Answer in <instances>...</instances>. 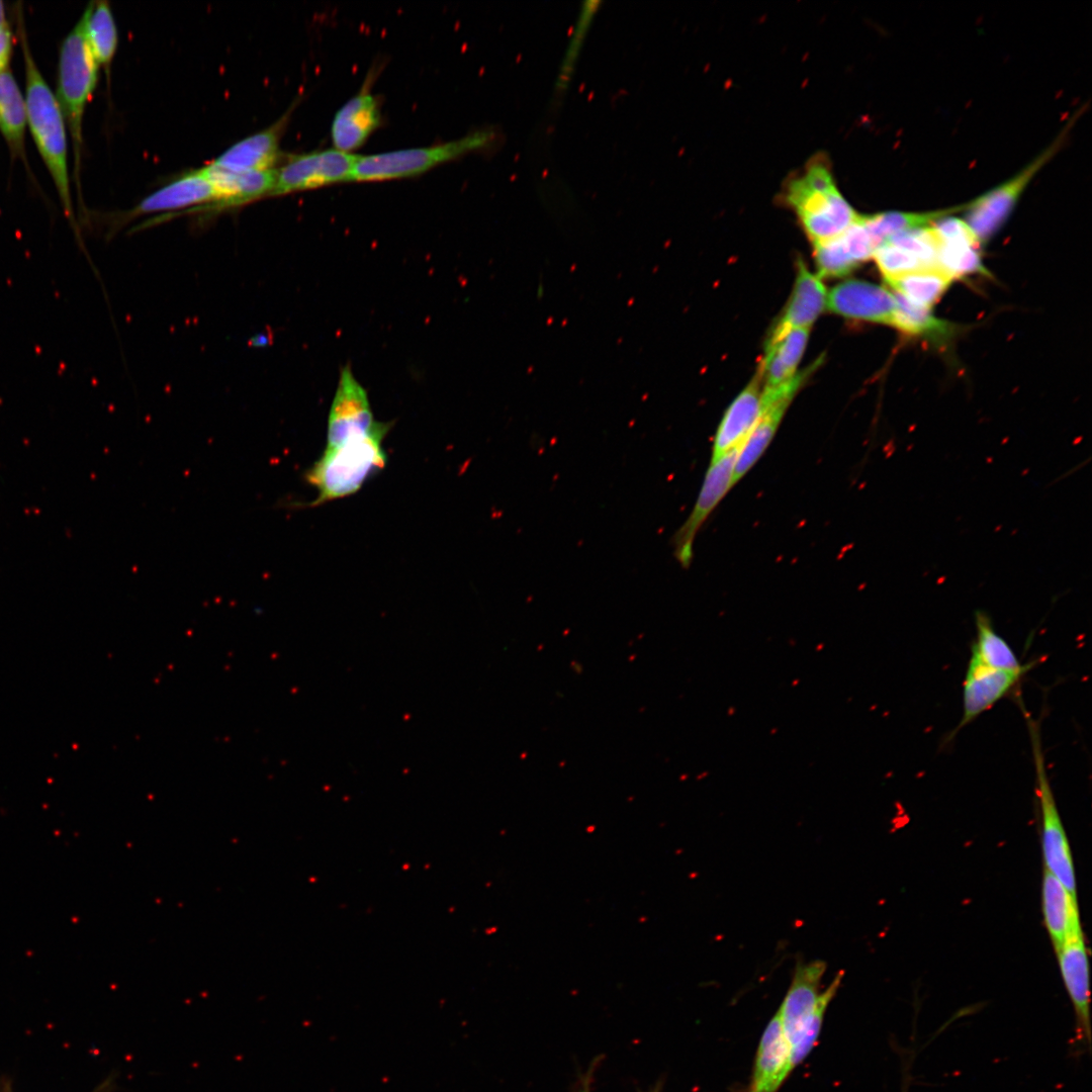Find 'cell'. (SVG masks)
<instances>
[{"label": "cell", "mask_w": 1092, "mask_h": 1092, "mask_svg": "<svg viewBox=\"0 0 1092 1092\" xmlns=\"http://www.w3.org/2000/svg\"><path fill=\"white\" fill-rule=\"evenodd\" d=\"M17 17L24 61L27 126L55 184L64 213L79 236L68 166L67 123L59 101L30 51L20 8Z\"/></svg>", "instance_id": "obj_1"}, {"label": "cell", "mask_w": 1092, "mask_h": 1092, "mask_svg": "<svg viewBox=\"0 0 1092 1092\" xmlns=\"http://www.w3.org/2000/svg\"><path fill=\"white\" fill-rule=\"evenodd\" d=\"M389 425L376 422L366 434L344 443L326 447L323 455L304 477L317 491L312 506L342 498L357 492L373 475L384 468L386 454L382 441Z\"/></svg>", "instance_id": "obj_2"}, {"label": "cell", "mask_w": 1092, "mask_h": 1092, "mask_svg": "<svg viewBox=\"0 0 1092 1092\" xmlns=\"http://www.w3.org/2000/svg\"><path fill=\"white\" fill-rule=\"evenodd\" d=\"M786 200L814 245L841 235L859 217L836 187L827 164L820 160L810 162L789 183Z\"/></svg>", "instance_id": "obj_3"}, {"label": "cell", "mask_w": 1092, "mask_h": 1092, "mask_svg": "<svg viewBox=\"0 0 1092 1092\" xmlns=\"http://www.w3.org/2000/svg\"><path fill=\"white\" fill-rule=\"evenodd\" d=\"M99 67L87 43L80 18L60 48L56 94L73 141L75 181L79 199L83 117L98 83Z\"/></svg>", "instance_id": "obj_4"}, {"label": "cell", "mask_w": 1092, "mask_h": 1092, "mask_svg": "<svg viewBox=\"0 0 1092 1092\" xmlns=\"http://www.w3.org/2000/svg\"><path fill=\"white\" fill-rule=\"evenodd\" d=\"M498 139L496 129L483 127L444 144L359 156L351 181H383L418 176L467 154L491 148Z\"/></svg>", "instance_id": "obj_5"}, {"label": "cell", "mask_w": 1092, "mask_h": 1092, "mask_svg": "<svg viewBox=\"0 0 1092 1092\" xmlns=\"http://www.w3.org/2000/svg\"><path fill=\"white\" fill-rule=\"evenodd\" d=\"M1024 712L1030 736L1036 792L1041 813L1044 869L1051 872L1077 899L1072 853L1046 772L1038 724Z\"/></svg>", "instance_id": "obj_6"}, {"label": "cell", "mask_w": 1092, "mask_h": 1092, "mask_svg": "<svg viewBox=\"0 0 1092 1092\" xmlns=\"http://www.w3.org/2000/svg\"><path fill=\"white\" fill-rule=\"evenodd\" d=\"M1065 129L1055 142L1014 177L969 203L966 221L980 243L991 239L1004 224L1019 196L1035 174L1058 153L1067 138Z\"/></svg>", "instance_id": "obj_7"}, {"label": "cell", "mask_w": 1092, "mask_h": 1092, "mask_svg": "<svg viewBox=\"0 0 1092 1092\" xmlns=\"http://www.w3.org/2000/svg\"><path fill=\"white\" fill-rule=\"evenodd\" d=\"M1063 982L1075 1013L1076 1052L1091 1049L1089 961L1077 913L1070 924L1065 941L1057 952Z\"/></svg>", "instance_id": "obj_8"}, {"label": "cell", "mask_w": 1092, "mask_h": 1092, "mask_svg": "<svg viewBox=\"0 0 1092 1092\" xmlns=\"http://www.w3.org/2000/svg\"><path fill=\"white\" fill-rule=\"evenodd\" d=\"M358 157L335 148L293 156L276 169L270 196L351 182Z\"/></svg>", "instance_id": "obj_9"}, {"label": "cell", "mask_w": 1092, "mask_h": 1092, "mask_svg": "<svg viewBox=\"0 0 1092 1092\" xmlns=\"http://www.w3.org/2000/svg\"><path fill=\"white\" fill-rule=\"evenodd\" d=\"M825 968L824 962L814 961L798 964L795 969L792 984L778 1011L789 1046L815 1013L830 1003L838 990L842 979L841 972L824 992L819 993Z\"/></svg>", "instance_id": "obj_10"}, {"label": "cell", "mask_w": 1092, "mask_h": 1092, "mask_svg": "<svg viewBox=\"0 0 1092 1092\" xmlns=\"http://www.w3.org/2000/svg\"><path fill=\"white\" fill-rule=\"evenodd\" d=\"M816 364L796 373L793 378L779 386L762 387L761 414L738 453L733 484L747 473L765 451L793 397Z\"/></svg>", "instance_id": "obj_11"}, {"label": "cell", "mask_w": 1092, "mask_h": 1092, "mask_svg": "<svg viewBox=\"0 0 1092 1092\" xmlns=\"http://www.w3.org/2000/svg\"><path fill=\"white\" fill-rule=\"evenodd\" d=\"M742 446V445H741ZM741 446L711 461L704 483L690 516L672 538L673 554L682 567L693 558V543L699 529L733 484L734 466Z\"/></svg>", "instance_id": "obj_12"}, {"label": "cell", "mask_w": 1092, "mask_h": 1092, "mask_svg": "<svg viewBox=\"0 0 1092 1092\" xmlns=\"http://www.w3.org/2000/svg\"><path fill=\"white\" fill-rule=\"evenodd\" d=\"M1033 663L1019 669H997L970 656L963 684V716L951 737L1017 687Z\"/></svg>", "instance_id": "obj_13"}, {"label": "cell", "mask_w": 1092, "mask_h": 1092, "mask_svg": "<svg viewBox=\"0 0 1092 1092\" xmlns=\"http://www.w3.org/2000/svg\"><path fill=\"white\" fill-rule=\"evenodd\" d=\"M201 170L212 187L214 200L187 212L217 214L270 196L276 179V169L233 172L209 163Z\"/></svg>", "instance_id": "obj_14"}, {"label": "cell", "mask_w": 1092, "mask_h": 1092, "mask_svg": "<svg viewBox=\"0 0 1092 1092\" xmlns=\"http://www.w3.org/2000/svg\"><path fill=\"white\" fill-rule=\"evenodd\" d=\"M375 423L366 390L354 377L351 367L345 366L331 405L327 447L366 434Z\"/></svg>", "instance_id": "obj_15"}, {"label": "cell", "mask_w": 1092, "mask_h": 1092, "mask_svg": "<svg viewBox=\"0 0 1092 1092\" xmlns=\"http://www.w3.org/2000/svg\"><path fill=\"white\" fill-rule=\"evenodd\" d=\"M214 200L212 187L201 169L193 170L159 188L116 218L117 225L152 213L166 216L184 208H196Z\"/></svg>", "instance_id": "obj_16"}, {"label": "cell", "mask_w": 1092, "mask_h": 1092, "mask_svg": "<svg viewBox=\"0 0 1092 1092\" xmlns=\"http://www.w3.org/2000/svg\"><path fill=\"white\" fill-rule=\"evenodd\" d=\"M828 308L847 318L893 325L896 298L887 288L862 281L847 280L835 285L827 296Z\"/></svg>", "instance_id": "obj_17"}, {"label": "cell", "mask_w": 1092, "mask_h": 1092, "mask_svg": "<svg viewBox=\"0 0 1092 1092\" xmlns=\"http://www.w3.org/2000/svg\"><path fill=\"white\" fill-rule=\"evenodd\" d=\"M293 109L294 104L270 126L234 144L210 164L233 172L276 169L281 157L280 140Z\"/></svg>", "instance_id": "obj_18"}, {"label": "cell", "mask_w": 1092, "mask_h": 1092, "mask_svg": "<svg viewBox=\"0 0 1092 1092\" xmlns=\"http://www.w3.org/2000/svg\"><path fill=\"white\" fill-rule=\"evenodd\" d=\"M368 82L335 114L331 134L334 148L350 153L361 147L380 124V107Z\"/></svg>", "instance_id": "obj_19"}, {"label": "cell", "mask_w": 1092, "mask_h": 1092, "mask_svg": "<svg viewBox=\"0 0 1092 1092\" xmlns=\"http://www.w3.org/2000/svg\"><path fill=\"white\" fill-rule=\"evenodd\" d=\"M826 301V290L820 277L812 274L804 262L799 260L792 295L766 343L780 339L792 330L810 329L824 310Z\"/></svg>", "instance_id": "obj_20"}, {"label": "cell", "mask_w": 1092, "mask_h": 1092, "mask_svg": "<svg viewBox=\"0 0 1092 1092\" xmlns=\"http://www.w3.org/2000/svg\"><path fill=\"white\" fill-rule=\"evenodd\" d=\"M761 379L757 373L725 412L715 435L712 460L741 446L761 414Z\"/></svg>", "instance_id": "obj_21"}, {"label": "cell", "mask_w": 1092, "mask_h": 1092, "mask_svg": "<svg viewBox=\"0 0 1092 1092\" xmlns=\"http://www.w3.org/2000/svg\"><path fill=\"white\" fill-rule=\"evenodd\" d=\"M793 1068L790 1046L777 1012L761 1036L748 1092H777Z\"/></svg>", "instance_id": "obj_22"}, {"label": "cell", "mask_w": 1092, "mask_h": 1092, "mask_svg": "<svg viewBox=\"0 0 1092 1092\" xmlns=\"http://www.w3.org/2000/svg\"><path fill=\"white\" fill-rule=\"evenodd\" d=\"M810 329L792 330L780 339L766 343L758 372L763 387L779 386L796 374L806 349Z\"/></svg>", "instance_id": "obj_23"}, {"label": "cell", "mask_w": 1092, "mask_h": 1092, "mask_svg": "<svg viewBox=\"0 0 1092 1092\" xmlns=\"http://www.w3.org/2000/svg\"><path fill=\"white\" fill-rule=\"evenodd\" d=\"M27 126L25 96L11 70L0 73V132L12 158L25 161L24 134Z\"/></svg>", "instance_id": "obj_24"}, {"label": "cell", "mask_w": 1092, "mask_h": 1092, "mask_svg": "<svg viewBox=\"0 0 1092 1092\" xmlns=\"http://www.w3.org/2000/svg\"><path fill=\"white\" fill-rule=\"evenodd\" d=\"M601 5V0H585L577 10L554 80L553 92L558 98L566 94L574 79L576 67Z\"/></svg>", "instance_id": "obj_25"}, {"label": "cell", "mask_w": 1092, "mask_h": 1092, "mask_svg": "<svg viewBox=\"0 0 1092 1092\" xmlns=\"http://www.w3.org/2000/svg\"><path fill=\"white\" fill-rule=\"evenodd\" d=\"M1041 901L1044 925L1057 953L1065 941L1073 917L1079 913L1077 899L1044 869Z\"/></svg>", "instance_id": "obj_26"}, {"label": "cell", "mask_w": 1092, "mask_h": 1092, "mask_svg": "<svg viewBox=\"0 0 1092 1092\" xmlns=\"http://www.w3.org/2000/svg\"><path fill=\"white\" fill-rule=\"evenodd\" d=\"M89 49L99 66L108 67L115 55L118 33L106 1L90 2L80 17Z\"/></svg>", "instance_id": "obj_27"}, {"label": "cell", "mask_w": 1092, "mask_h": 1092, "mask_svg": "<svg viewBox=\"0 0 1092 1092\" xmlns=\"http://www.w3.org/2000/svg\"><path fill=\"white\" fill-rule=\"evenodd\" d=\"M976 638L971 646V656L983 664L997 669H1019L1022 664L1009 643L995 630L989 615L981 610L975 613Z\"/></svg>", "instance_id": "obj_28"}, {"label": "cell", "mask_w": 1092, "mask_h": 1092, "mask_svg": "<svg viewBox=\"0 0 1092 1092\" xmlns=\"http://www.w3.org/2000/svg\"><path fill=\"white\" fill-rule=\"evenodd\" d=\"M951 282V276L938 266L916 270L886 281L894 293L927 308H931L939 300Z\"/></svg>", "instance_id": "obj_29"}, {"label": "cell", "mask_w": 1092, "mask_h": 1092, "mask_svg": "<svg viewBox=\"0 0 1092 1092\" xmlns=\"http://www.w3.org/2000/svg\"><path fill=\"white\" fill-rule=\"evenodd\" d=\"M964 206L928 212L886 211L861 216L862 222L879 247L888 238L932 225L939 218L957 211Z\"/></svg>", "instance_id": "obj_30"}, {"label": "cell", "mask_w": 1092, "mask_h": 1092, "mask_svg": "<svg viewBox=\"0 0 1092 1092\" xmlns=\"http://www.w3.org/2000/svg\"><path fill=\"white\" fill-rule=\"evenodd\" d=\"M894 295L896 310L892 327L904 334L936 342L952 335L953 326L934 316L930 308L914 304L896 293Z\"/></svg>", "instance_id": "obj_31"}, {"label": "cell", "mask_w": 1092, "mask_h": 1092, "mask_svg": "<svg viewBox=\"0 0 1092 1092\" xmlns=\"http://www.w3.org/2000/svg\"><path fill=\"white\" fill-rule=\"evenodd\" d=\"M977 248L963 243H941L937 253V266L952 279L975 273H987Z\"/></svg>", "instance_id": "obj_32"}, {"label": "cell", "mask_w": 1092, "mask_h": 1092, "mask_svg": "<svg viewBox=\"0 0 1092 1092\" xmlns=\"http://www.w3.org/2000/svg\"><path fill=\"white\" fill-rule=\"evenodd\" d=\"M814 256L822 277L843 276L858 266L841 235L814 245Z\"/></svg>", "instance_id": "obj_33"}, {"label": "cell", "mask_w": 1092, "mask_h": 1092, "mask_svg": "<svg viewBox=\"0 0 1092 1092\" xmlns=\"http://www.w3.org/2000/svg\"><path fill=\"white\" fill-rule=\"evenodd\" d=\"M885 241L904 249L926 268L937 267L940 241L932 225L897 234Z\"/></svg>", "instance_id": "obj_34"}, {"label": "cell", "mask_w": 1092, "mask_h": 1092, "mask_svg": "<svg viewBox=\"0 0 1092 1092\" xmlns=\"http://www.w3.org/2000/svg\"><path fill=\"white\" fill-rule=\"evenodd\" d=\"M873 257L885 281L926 268L916 257L888 241L877 247Z\"/></svg>", "instance_id": "obj_35"}, {"label": "cell", "mask_w": 1092, "mask_h": 1092, "mask_svg": "<svg viewBox=\"0 0 1092 1092\" xmlns=\"http://www.w3.org/2000/svg\"><path fill=\"white\" fill-rule=\"evenodd\" d=\"M941 243H963L975 247L980 245L977 236L966 220L943 216L932 224Z\"/></svg>", "instance_id": "obj_36"}, {"label": "cell", "mask_w": 1092, "mask_h": 1092, "mask_svg": "<svg viewBox=\"0 0 1092 1092\" xmlns=\"http://www.w3.org/2000/svg\"><path fill=\"white\" fill-rule=\"evenodd\" d=\"M12 53V32L9 24L0 26V73L9 68Z\"/></svg>", "instance_id": "obj_37"}, {"label": "cell", "mask_w": 1092, "mask_h": 1092, "mask_svg": "<svg viewBox=\"0 0 1092 1092\" xmlns=\"http://www.w3.org/2000/svg\"><path fill=\"white\" fill-rule=\"evenodd\" d=\"M9 24L6 17V10L4 3L0 1V26Z\"/></svg>", "instance_id": "obj_38"}, {"label": "cell", "mask_w": 1092, "mask_h": 1092, "mask_svg": "<svg viewBox=\"0 0 1092 1092\" xmlns=\"http://www.w3.org/2000/svg\"><path fill=\"white\" fill-rule=\"evenodd\" d=\"M111 1084L112 1083L110 1081L105 1082L96 1092L107 1091L108 1086L111 1085Z\"/></svg>", "instance_id": "obj_39"}]
</instances>
